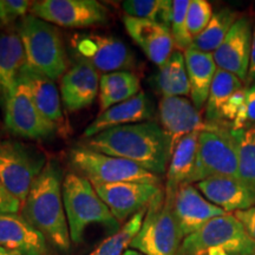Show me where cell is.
I'll return each instance as SVG.
<instances>
[{"label": "cell", "mask_w": 255, "mask_h": 255, "mask_svg": "<svg viewBox=\"0 0 255 255\" xmlns=\"http://www.w3.org/2000/svg\"><path fill=\"white\" fill-rule=\"evenodd\" d=\"M83 146L128 159L157 176L167 173L171 157L168 137L154 121L104 130L87 138Z\"/></svg>", "instance_id": "6da1fadb"}, {"label": "cell", "mask_w": 255, "mask_h": 255, "mask_svg": "<svg viewBox=\"0 0 255 255\" xmlns=\"http://www.w3.org/2000/svg\"><path fill=\"white\" fill-rule=\"evenodd\" d=\"M63 174L56 161H47L45 168L32 184L20 214L39 231L51 247L62 253L71 248L69 223L63 200Z\"/></svg>", "instance_id": "7a4b0ae2"}, {"label": "cell", "mask_w": 255, "mask_h": 255, "mask_svg": "<svg viewBox=\"0 0 255 255\" xmlns=\"http://www.w3.org/2000/svg\"><path fill=\"white\" fill-rule=\"evenodd\" d=\"M63 200L72 244L81 245L92 225L104 226L114 233L122 227L92 183L82 175L70 173L64 177Z\"/></svg>", "instance_id": "3957f363"}, {"label": "cell", "mask_w": 255, "mask_h": 255, "mask_svg": "<svg viewBox=\"0 0 255 255\" xmlns=\"http://www.w3.org/2000/svg\"><path fill=\"white\" fill-rule=\"evenodd\" d=\"M17 32L23 43L28 68L53 82L65 75L69 60L60 32L55 25L27 14L19 20Z\"/></svg>", "instance_id": "277c9868"}, {"label": "cell", "mask_w": 255, "mask_h": 255, "mask_svg": "<svg viewBox=\"0 0 255 255\" xmlns=\"http://www.w3.org/2000/svg\"><path fill=\"white\" fill-rule=\"evenodd\" d=\"M212 177L239 178V143L229 126L208 124L199 133L195 167L187 184Z\"/></svg>", "instance_id": "5b68a950"}, {"label": "cell", "mask_w": 255, "mask_h": 255, "mask_svg": "<svg viewBox=\"0 0 255 255\" xmlns=\"http://www.w3.org/2000/svg\"><path fill=\"white\" fill-rule=\"evenodd\" d=\"M174 196L163 189L151 201L129 248L144 255H178L183 238L174 215Z\"/></svg>", "instance_id": "8992f818"}, {"label": "cell", "mask_w": 255, "mask_h": 255, "mask_svg": "<svg viewBox=\"0 0 255 255\" xmlns=\"http://www.w3.org/2000/svg\"><path fill=\"white\" fill-rule=\"evenodd\" d=\"M212 250L231 255H255V241L234 215L225 214L183 239L178 255H208Z\"/></svg>", "instance_id": "52a82bcc"}, {"label": "cell", "mask_w": 255, "mask_h": 255, "mask_svg": "<svg viewBox=\"0 0 255 255\" xmlns=\"http://www.w3.org/2000/svg\"><path fill=\"white\" fill-rule=\"evenodd\" d=\"M70 162L77 173L88 178L92 184L139 182L161 186V176L128 159L102 154L85 146L72 149Z\"/></svg>", "instance_id": "ba28073f"}, {"label": "cell", "mask_w": 255, "mask_h": 255, "mask_svg": "<svg viewBox=\"0 0 255 255\" xmlns=\"http://www.w3.org/2000/svg\"><path fill=\"white\" fill-rule=\"evenodd\" d=\"M47 163L45 154L17 141H0V183L21 203Z\"/></svg>", "instance_id": "9c48e42d"}, {"label": "cell", "mask_w": 255, "mask_h": 255, "mask_svg": "<svg viewBox=\"0 0 255 255\" xmlns=\"http://www.w3.org/2000/svg\"><path fill=\"white\" fill-rule=\"evenodd\" d=\"M71 45L77 60L103 73L129 71L136 64L132 51L122 39L111 34H76Z\"/></svg>", "instance_id": "30bf717a"}, {"label": "cell", "mask_w": 255, "mask_h": 255, "mask_svg": "<svg viewBox=\"0 0 255 255\" xmlns=\"http://www.w3.org/2000/svg\"><path fill=\"white\" fill-rule=\"evenodd\" d=\"M4 108L5 127L12 135L34 141H43L55 135L57 127L40 113L26 84L20 79Z\"/></svg>", "instance_id": "8fae6325"}, {"label": "cell", "mask_w": 255, "mask_h": 255, "mask_svg": "<svg viewBox=\"0 0 255 255\" xmlns=\"http://www.w3.org/2000/svg\"><path fill=\"white\" fill-rule=\"evenodd\" d=\"M30 14L68 28L102 26L109 21V9L97 0H40L33 1Z\"/></svg>", "instance_id": "7c38bea8"}, {"label": "cell", "mask_w": 255, "mask_h": 255, "mask_svg": "<svg viewBox=\"0 0 255 255\" xmlns=\"http://www.w3.org/2000/svg\"><path fill=\"white\" fill-rule=\"evenodd\" d=\"M92 186L121 226L129 221L138 212L148 208L151 201L163 190L159 184L139 182Z\"/></svg>", "instance_id": "4fadbf2b"}, {"label": "cell", "mask_w": 255, "mask_h": 255, "mask_svg": "<svg viewBox=\"0 0 255 255\" xmlns=\"http://www.w3.org/2000/svg\"><path fill=\"white\" fill-rule=\"evenodd\" d=\"M253 24L246 15L235 21L223 43L213 53L218 69L225 70L246 83L250 70Z\"/></svg>", "instance_id": "5bb4252c"}, {"label": "cell", "mask_w": 255, "mask_h": 255, "mask_svg": "<svg viewBox=\"0 0 255 255\" xmlns=\"http://www.w3.org/2000/svg\"><path fill=\"white\" fill-rule=\"evenodd\" d=\"M161 128L167 135L173 154L177 143L189 133L206 129L208 124L201 111L187 97H163L158 104Z\"/></svg>", "instance_id": "9a60e30c"}, {"label": "cell", "mask_w": 255, "mask_h": 255, "mask_svg": "<svg viewBox=\"0 0 255 255\" xmlns=\"http://www.w3.org/2000/svg\"><path fill=\"white\" fill-rule=\"evenodd\" d=\"M173 208L183 239L199 231L210 220L228 214L209 202L193 184H183L178 188L174 196Z\"/></svg>", "instance_id": "2e32d148"}, {"label": "cell", "mask_w": 255, "mask_h": 255, "mask_svg": "<svg viewBox=\"0 0 255 255\" xmlns=\"http://www.w3.org/2000/svg\"><path fill=\"white\" fill-rule=\"evenodd\" d=\"M123 24L130 38L157 68H161L173 55L175 46L169 27L148 19L129 15H124Z\"/></svg>", "instance_id": "e0dca14e"}, {"label": "cell", "mask_w": 255, "mask_h": 255, "mask_svg": "<svg viewBox=\"0 0 255 255\" xmlns=\"http://www.w3.org/2000/svg\"><path fill=\"white\" fill-rule=\"evenodd\" d=\"M0 247L23 255H53L44 235L19 213L0 214Z\"/></svg>", "instance_id": "ac0fdd59"}, {"label": "cell", "mask_w": 255, "mask_h": 255, "mask_svg": "<svg viewBox=\"0 0 255 255\" xmlns=\"http://www.w3.org/2000/svg\"><path fill=\"white\" fill-rule=\"evenodd\" d=\"M100 82L97 70L77 60L60 78V96L66 109L76 113L90 107L100 92Z\"/></svg>", "instance_id": "d6986e66"}, {"label": "cell", "mask_w": 255, "mask_h": 255, "mask_svg": "<svg viewBox=\"0 0 255 255\" xmlns=\"http://www.w3.org/2000/svg\"><path fill=\"white\" fill-rule=\"evenodd\" d=\"M152 115H154V108L151 102L145 92L141 91L135 97L123 103L114 105L104 113H101L94 122L89 124L83 136L87 139L115 127L148 122Z\"/></svg>", "instance_id": "ffe728a7"}, {"label": "cell", "mask_w": 255, "mask_h": 255, "mask_svg": "<svg viewBox=\"0 0 255 255\" xmlns=\"http://www.w3.org/2000/svg\"><path fill=\"white\" fill-rule=\"evenodd\" d=\"M195 187L209 202L228 214L255 207V194L240 178L212 177L197 182Z\"/></svg>", "instance_id": "44dd1931"}, {"label": "cell", "mask_w": 255, "mask_h": 255, "mask_svg": "<svg viewBox=\"0 0 255 255\" xmlns=\"http://www.w3.org/2000/svg\"><path fill=\"white\" fill-rule=\"evenodd\" d=\"M25 66L26 56L17 30L0 31V105H5Z\"/></svg>", "instance_id": "7402d4cb"}, {"label": "cell", "mask_w": 255, "mask_h": 255, "mask_svg": "<svg viewBox=\"0 0 255 255\" xmlns=\"http://www.w3.org/2000/svg\"><path fill=\"white\" fill-rule=\"evenodd\" d=\"M19 79L26 84L40 113L51 123L55 124L57 129L64 128L65 119L62 110V96L55 82L41 73L33 71L27 65L21 71Z\"/></svg>", "instance_id": "603a6c76"}, {"label": "cell", "mask_w": 255, "mask_h": 255, "mask_svg": "<svg viewBox=\"0 0 255 255\" xmlns=\"http://www.w3.org/2000/svg\"><path fill=\"white\" fill-rule=\"evenodd\" d=\"M183 55L190 84V101L193 102L194 107L201 111L207 104L218 66L213 53H206L189 47Z\"/></svg>", "instance_id": "cb8c5ba5"}, {"label": "cell", "mask_w": 255, "mask_h": 255, "mask_svg": "<svg viewBox=\"0 0 255 255\" xmlns=\"http://www.w3.org/2000/svg\"><path fill=\"white\" fill-rule=\"evenodd\" d=\"M199 133L200 131L189 133L175 146L168 165L165 191L176 193L178 188L187 184L188 178L195 167Z\"/></svg>", "instance_id": "d4e9b609"}, {"label": "cell", "mask_w": 255, "mask_h": 255, "mask_svg": "<svg viewBox=\"0 0 255 255\" xmlns=\"http://www.w3.org/2000/svg\"><path fill=\"white\" fill-rule=\"evenodd\" d=\"M152 82L162 98L190 96V84L183 52L175 50L170 58L158 68Z\"/></svg>", "instance_id": "484cf974"}, {"label": "cell", "mask_w": 255, "mask_h": 255, "mask_svg": "<svg viewBox=\"0 0 255 255\" xmlns=\"http://www.w3.org/2000/svg\"><path fill=\"white\" fill-rule=\"evenodd\" d=\"M244 82L237 76L225 70H216L215 77L213 79L209 90L208 100L206 104L205 121L208 124H222L221 113L229 98L235 92L244 89ZM223 126V124H222Z\"/></svg>", "instance_id": "4316f807"}, {"label": "cell", "mask_w": 255, "mask_h": 255, "mask_svg": "<svg viewBox=\"0 0 255 255\" xmlns=\"http://www.w3.org/2000/svg\"><path fill=\"white\" fill-rule=\"evenodd\" d=\"M239 18L240 15L238 12L233 11L232 8H221L214 13L205 30L194 38L191 47L206 53H214Z\"/></svg>", "instance_id": "83f0119b"}, {"label": "cell", "mask_w": 255, "mask_h": 255, "mask_svg": "<svg viewBox=\"0 0 255 255\" xmlns=\"http://www.w3.org/2000/svg\"><path fill=\"white\" fill-rule=\"evenodd\" d=\"M146 209H143L133 215L129 221L122 225L119 232L108 237L87 255H123L124 252L130 247L132 239L141 229Z\"/></svg>", "instance_id": "f1b7e54d"}, {"label": "cell", "mask_w": 255, "mask_h": 255, "mask_svg": "<svg viewBox=\"0 0 255 255\" xmlns=\"http://www.w3.org/2000/svg\"><path fill=\"white\" fill-rule=\"evenodd\" d=\"M122 8L129 17L148 19L170 27L173 14V1L170 0H126L122 2Z\"/></svg>", "instance_id": "f546056e"}, {"label": "cell", "mask_w": 255, "mask_h": 255, "mask_svg": "<svg viewBox=\"0 0 255 255\" xmlns=\"http://www.w3.org/2000/svg\"><path fill=\"white\" fill-rule=\"evenodd\" d=\"M239 143V178L255 194V124L235 131Z\"/></svg>", "instance_id": "4dcf8cb0"}, {"label": "cell", "mask_w": 255, "mask_h": 255, "mask_svg": "<svg viewBox=\"0 0 255 255\" xmlns=\"http://www.w3.org/2000/svg\"><path fill=\"white\" fill-rule=\"evenodd\" d=\"M190 0H174L173 14L170 21V33L173 37L175 50L186 52L191 47L193 38H191L187 26V12L189 7Z\"/></svg>", "instance_id": "1f68e13d"}, {"label": "cell", "mask_w": 255, "mask_h": 255, "mask_svg": "<svg viewBox=\"0 0 255 255\" xmlns=\"http://www.w3.org/2000/svg\"><path fill=\"white\" fill-rule=\"evenodd\" d=\"M213 7L207 0H190L187 12V26L191 38H196L212 20Z\"/></svg>", "instance_id": "d6a6232c"}, {"label": "cell", "mask_w": 255, "mask_h": 255, "mask_svg": "<svg viewBox=\"0 0 255 255\" xmlns=\"http://www.w3.org/2000/svg\"><path fill=\"white\" fill-rule=\"evenodd\" d=\"M255 124V83L245 87V104L232 123L233 131H239Z\"/></svg>", "instance_id": "836d02e7"}, {"label": "cell", "mask_w": 255, "mask_h": 255, "mask_svg": "<svg viewBox=\"0 0 255 255\" xmlns=\"http://www.w3.org/2000/svg\"><path fill=\"white\" fill-rule=\"evenodd\" d=\"M139 82L138 76L132 71H117L110 73H103L100 82V96L110 94L119 90L121 88Z\"/></svg>", "instance_id": "e575fe53"}, {"label": "cell", "mask_w": 255, "mask_h": 255, "mask_svg": "<svg viewBox=\"0 0 255 255\" xmlns=\"http://www.w3.org/2000/svg\"><path fill=\"white\" fill-rule=\"evenodd\" d=\"M32 4H33V1H27V0H5L8 17L12 23L17 20L18 18L21 19L25 15L30 14Z\"/></svg>", "instance_id": "d590c367"}, {"label": "cell", "mask_w": 255, "mask_h": 255, "mask_svg": "<svg viewBox=\"0 0 255 255\" xmlns=\"http://www.w3.org/2000/svg\"><path fill=\"white\" fill-rule=\"evenodd\" d=\"M21 202L0 183V214L20 213Z\"/></svg>", "instance_id": "8d00e7d4"}, {"label": "cell", "mask_w": 255, "mask_h": 255, "mask_svg": "<svg viewBox=\"0 0 255 255\" xmlns=\"http://www.w3.org/2000/svg\"><path fill=\"white\" fill-rule=\"evenodd\" d=\"M234 216L241 222L248 235L255 241V207H252V208L246 210L235 212Z\"/></svg>", "instance_id": "74e56055"}, {"label": "cell", "mask_w": 255, "mask_h": 255, "mask_svg": "<svg viewBox=\"0 0 255 255\" xmlns=\"http://www.w3.org/2000/svg\"><path fill=\"white\" fill-rule=\"evenodd\" d=\"M255 83V24L253 27V38H252V50H251V60H250V70H248V75L245 87Z\"/></svg>", "instance_id": "f35d334b"}, {"label": "cell", "mask_w": 255, "mask_h": 255, "mask_svg": "<svg viewBox=\"0 0 255 255\" xmlns=\"http://www.w3.org/2000/svg\"><path fill=\"white\" fill-rule=\"evenodd\" d=\"M9 24H12V21L8 17L5 0H0V26H7Z\"/></svg>", "instance_id": "ab89813d"}, {"label": "cell", "mask_w": 255, "mask_h": 255, "mask_svg": "<svg viewBox=\"0 0 255 255\" xmlns=\"http://www.w3.org/2000/svg\"><path fill=\"white\" fill-rule=\"evenodd\" d=\"M0 255H23V254L18 253V252H13V251H9V250H6V248L0 247Z\"/></svg>", "instance_id": "60d3db41"}, {"label": "cell", "mask_w": 255, "mask_h": 255, "mask_svg": "<svg viewBox=\"0 0 255 255\" xmlns=\"http://www.w3.org/2000/svg\"><path fill=\"white\" fill-rule=\"evenodd\" d=\"M123 255H144V254L139 253V252H137L135 250H131V248H128V250L124 252Z\"/></svg>", "instance_id": "b9f144b4"}]
</instances>
